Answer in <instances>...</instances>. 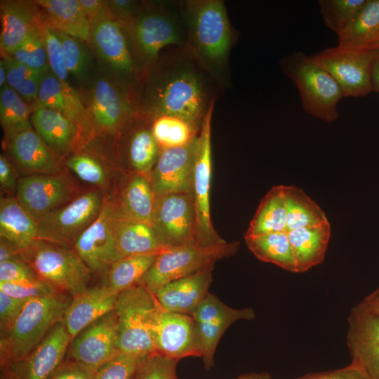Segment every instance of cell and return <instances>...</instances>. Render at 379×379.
Returning <instances> with one entry per match:
<instances>
[{"label": "cell", "instance_id": "cell-42", "mask_svg": "<svg viewBox=\"0 0 379 379\" xmlns=\"http://www.w3.org/2000/svg\"><path fill=\"white\" fill-rule=\"evenodd\" d=\"M8 55L34 69H49L43 34L42 16L27 36Z\"/></svg>", "mask_w": 379, "mask_h": 379}, {"label": "cell", "instance_id": "cell-3", "mask_svg": "<svg viewBox=\"0 0 379 379\" xmlns=\"http://www.w3.org/2000/svg\"><path fill=\"white\" fill-rule=\"evenodd\" d=\"M135 61L141 71L150 67L165 48H185L186 30L180 3L141 1L134 19L124 27Z\"/></svg>", "mask_w": 379, "mask_h": 379}, {"label": "cell", "instance_id": "cell-59", "mask_svg": "<svg viewBox=\"0 0 379 379\" xmlns=\"http://www.w3.org/2000/svg\"><path fill=\"white\" fill-rule=\"evenodd\" d=\"M363 302L379 316V286L370 295L366 296Z\"/></svg>", "mask_w": 379, "mask_h": 379}, {"label": "cell", "instance_id": "cell-60", "mask_svg": "<svg viewBox=\"0 0 379 379\" xmlns=\"http://www.w3.org/2000/svg\"><path fill=\"white\" fill-rule=\"evenodd\" d=\"M235 379H272L267 372L248 373L239 375Z\"/></svg>", "mask_w": 379, "mask_h": 379}, {"label": "cell", "instance_id": "cell-31", "mask_svg": "<svg viewBox=\"0 0 379 379\" xmlns=\"http://www.w3.org/2000/svg\"><path fill=\"white\" fill-rule=\"evenodd\" d=\"M43 20L55 29L83 41L88 39L90 20L78 0H37Z\"/></svg>", "mask_w": 379, "mask_h": 379}, {"label": "cell", "instance_id": "cell-1", "mask_svg": "<svg viewBox=\"0 0 379 379\" xmlns=\"http://www.w3.org/2000/svg\"><path fill=\"white\" fill-rule=\"evenodd\" d=\"M222 90L185 48L172 47L143 72L138 107L152 119L173 115L200 128Z\"/></svg>", "mask_w": 379, "mask_h": 379}, {"label": "cell", "instance_id": "cell-55", "mask_svg": "<svg viewBox=\"0 0 379 379\" xmlns=\"http://www.w3.org/2000/svg\"><path fill=\"white\" fill-rule=\"evenodd\" d=\"M18 179L8 159L3 154L0 156V184L1 188L8 192L17 190Z\"/></svg>", "mask_w": 379, "mask_h": 379}, {"label": "cell", "instance_id": "cell-46", "mask_svg": "<svg viewBox=\"0 0 379 379\" xmlns=\"http://www.w3.org/2000/svg\"><path fill=\"white\" fill-rule=\"evenodd\" d=\"M178 361L156 352L144 356L134 379H178L176 373Z\"/></svg>", "mask_w": 379, "mask_h": 379}, {"label": "cell", "instance_id": "cell-8", "mask_svg": "<svg viewBox=\"0 0 379 379\" xmlns=\"http://www.w3.org/2000/svg\"><path fill=\"white\" fill-rule=\"evenodd\" d=\"M39 278L74 296L88 288L92 272L74 248L36 239L22 252Z\"/></svg>", "mask_w": 379, "mask_h": 379}, {"label": "cell", "instance_id": "cell-38", "mask_svg": "<svg viewBox=\"0 0 379 379\" xmlns=\"http://www.w3.org/2000/svg\"><path fill=\"white\" fill-rule=\"evenodd\" d=\"M286 208V232L316 227L328 222L319 206L302 190L292 185L284 186Z\"/></svg>", "mask_w": 379, "mask_h": 379}, {"label": "cell", "instance_id": "cell-32", "mask_svg": "<svg viewBox=\"0 0 379 379\" xmlns=\"http://www.w3.org/2000/svg\"><path fill=\"white\" fill-rule=\"evenodd\" d=\"M0 237L14 244L22 252L38 239L37 222L16 198H1Z\"/></svg>", "mask_w": 379, "mask_h": 379}, {"label": "cell", "instance_id": "cell-27", "mask_svg": "<svg viewBox=\"0 0 379 379\" xmlns=\"http://www.w3.org/2000/svg\"><path fill=\"white\" fill-rule=\"evenodd\" d=\"M41 18V8L36 1H1L0 4L1 55H9Z\"/></svg>", "mask_w": 379, "mask_h": 379}, {"label": "cell", "instance_id": "cell-23", "mask_svg": "<svg viewBox=\"0 0 379 379\" xmlns=\"http://www.w3.org/2000/svg\"><path fill=\"white\" fill-rule=\"evenodd\" d=\"M40 107L55 109L72 121L79 128L80 142L81 138L84 139L95 132L79 93L67 81L59 79L50 69L44 75L32 110Z\"/></svg>", "mask_w": 379, "mask_h": 379}, {"label": "cell", "instance_id": "cell-21", "mask_svg": "<svg viewBox=\"0 0 379 379\" xmlns=\"http://www.w3.org/2000/svg\"><path fill=\"white\" fill-rule=\"evenodd\" d=\"M117 338V319L114 310L90 324L72 339L71 355L74 361L95 372L119 352Z\"/></svg>", "mask_w": 379, "mask_h": 379}, {"label": "cell", "instance_id": "cell-20", "mask_svg": "<svg viewBox=\"0 0 379 379\" xmlns=\"http://www.w3.org/2000/svg\"><path fill=\"white\" fill-rule=\"evenodd\" d=\"M197 137L186 145L161 149L149 175L155 196L192 193Z\"/></svg>", "mask_w": 379, "mask_h": 379}, {"label": "cell", "instance_id": "cell-2", "mask_svg": "<svg viewBox=\"0 0 379 379\" xmlns=\"http://www.w3.org/2000/svg\"><path fill=\"white\" fill-rule=\"evenodd\" d=\"M186 30L185 49L224 89L230 86L229 58L236 41L222 0L180 3Z\"/></svg>", "mask_w": 379, "mask_h": 379}, {"label": "cell", "instance_id": "cell-44", "mask_svg": "<svg viewBox=\"0 0 379 379\" xmlns=\"http://www.w3.org/2000/svg\"><path fill=\"white\" fill-rule=\"evenodd\" d=\"M58 33L62 44L69 73L80 82L85 81L91 67V57L85 41L59 31Z\"/></svg>", "mask_w": 379, "mask_h": 379}, {"label": "cell", "instance_id": "cell-49", "mask_svg": "<svg viewBox=\"0 0 379 379\" xmlns=\"http://www.w3.org/2000/svg\"><path fill=\"white\" fill-rule=\"evenodd\" d=\"M0 291L13 298L26 301L51 295L59 291L39 277L22 281L0 283Z\"/></svg>", "mask_w": 379, "mask_h": 379}, {"label": "cell", "instance_id": "cell-40", "mask_svg": "<svg viewBox=\"0 0 379 379\" xmlns=\"http://www.w3.org/2000/svg\"><path fill=\"white\" fill-rule=\"evenodd\" d=\"M200 128L173 115H160L152 119L151 130L161 149L186 145L194 140Z\"/></svg>", "mask_w": 379, "mask_h": 379}, {"label": "cell", "instance_id": "cell-48", "mask_svg": "<svg viewBox=\"0 0 379 379\" xmlns=\"http://www.w3.org/2000/svg\"><path fill=\"white\" fill-rule=\"evenodd\" d=\"M67 166L83 181L96 186H103L107 175L101 164L92 156L84 153L69 156Z\"/></svg>", "mask_w": 379, "mask_h": 379}, {"label": "cell", "instance_id": "cell-30", "mask_svg": "<svg viewBox=\"0 0 379 379\" xmlns=\"http://www.w3.org/2000/svg\"><path fill=\"white\" fill-rule=\"evenodd\" d=\"M287 233L297 273L305 272L324 261L331 237L328 222L316 227L293 230Z\"/></svg>", "mask_w": 379, "mask_h": 379}, {"label": "cell", "instance_id": "cell-15", "mask_svg": "<svg viewBox=\"0 0 379 379\" xmlns=\"http://www.w3.org/2000/svg\"><path fill=\"white\" fill-rule=\"evenodd\" d=\"M118 213V206L105 201L98 218L74 244V249L92 273L109 267L123 258L114 234V222Z\"/></svg>", "mask_w": 379, "mask_h": 379}, {"label": "cell", "instance_id": "cell-43", "mask_svg": "<svg viewBox=\"0 0 379 379\" xmlns=\"http://www.w3.org/2000/svg\"><path fill=\"white\" fill-rule=\"evenodd\" d=\"M367 0H319L318 4L325 25L337 36L352 23Z\"/></svg>", "mask_w": 379, "mask_h": 379}, {"label": "cell", "instance_id": "cell-45", "mask_svg": "<svg viewBox=\"0 0 379 379\" xmlns=\"http://www.w3.org/2000/svg\"><path fill=\"white\" fill-rule=\"evenodd\" d=\"M142 357L119 352L97 368L94 379H134Z\"/></svg>", "mask_w": 379, "mask_h": 379}, {"label": "cell", "instance_id": "cell-51", "mask_svg": "<svg viewBox=\"0 0 379 379\" xmlns=\"http://www.w3.org/2000/svg\"><path fill=\"white\" fill-rule=\"evenodd\" d=\"M141 2L133 0H107L106 6L109 13L124 27L128 25L137 15Z\"/></svg>", "mask_w": 379, "mask_h": 379}, {"label": "cell", "instance_id": "cell-58", "mask_svg": "<svg viewBox=\"0 0 379 379\" xmlns=\"http://www.w3.org/2000/svg\"><path fill=\"white\" fill-rule=\"evenodd\" d=\"M371 71V91L379 93V50H373Z\"/></svg>", "mask_w": 379, "mask_h": 379}, {"label": "cell", "instance_id": "cell-7", "mask_svg": "<svg viewBox=\"0 0 379 379\" xmlns=\"http://www.w3.org/2000/svg\"><path fill=\"white\" fill-rule=\"evenodd\" d=\"M71 301L59 292L27 300L8 329L9 359L14 363L27 357L63 319Z\"/></svg>", "mask_w": 379, "mask_h": 379}, {"label": "cell", "instance_id": "cell-56", "mask_svg": "<svg viewBox=\"0 0 379 379\" xmlns=\"http://www.w3.org/2000/svg\"><path fill=\"white\" fill-rule=\"evenodd\" d=\"M22 251L14 244L1 238L0 263L22 256Z\"/></svg>", "mask_w": 379, "mask_h": 379}, {"label": "cell", "instance_id": "cell-26", "mask_svg": "<svg viewBox=\"0 0 379 379\" xmlns=\"http://www.w3.org/2000/svg\"><path fill=\"white\" fill-rule=\"evenodd\" d=\"M8 149L21 168L29 175H58L62 171L58 157L33 128L6 138Z\"/></svg>", "mask_w": 379, "mask_h": 379}, {"label": "cell", "instance_id": "cell-34", "mask_svg": "<svg viewBox=\"0 0 379 379\" xmlns=\"http://www.w3.org/2000/svg\"><path fill=\"white\" fill-rule=\"evenodd\" d=\"M155 199L149 175L135 173L122 191L118 207L124 218L152 225Z\"/></svg>", "mask_w": 379, "mask_h": 379}, {"label": "cell", "instance_id": "cell-9", "mask_svg": "<svg viewBox=\"0 0 379 379\" xmlns=\"http://www.w3.org/2000/svg\"><path fill=\"white\" fill-rule=\"evenodd\" d=\"M84 103L94 131L102 133L124 131L139 113L136 97L109 73L91 83Z\"/></svg>", "mask_w": 379, "mask_h": 379}, {"label": "cell", "instance_id": "cell-19", "mask_svg": "<svg viewBox=\"0 0 379 379\" xmlns=\"http://www.w3.org/2000/svg\"><path fill=\"white\" fill-rule=\"evenodd\" d=\"M194 319L202 346V359L206 369L211 368L218 344L225 331L238 320H253V308L231 307L208 293L192 315Z\"/></svg>", "mask_w": 379, "mask_h": 379}, {"label": "cell", "instance_id": "cell-41", "mask_svg": "<svg viewBox=\"0 0 379 379\" xmlns=\"http://www.w3.org/2000/svg\"><path fill=\"white\" fill-rule=\"evenodd\" d=\"M31 106L8 84L1 88L0 122L6 138L32 128Z\"/></svg>", "mask_w": 379, "mask_h": 379}, {"label": "cell", "instance_id": "cell-25", "mask_svg": "<svg viewBox=\"0 0 379 379\" xmlns=\"http://www.w3.org/2000/svg\"><path fill=\"white\" fill-rule=\"evenodd\" d=\"M107 285L87 288L73 296L63 318L74 338L90 324L114 310L118 296Z\"/></svg>", "mask_w": 379, "mask_h": 379}, {"label": "cell", "instance_id": "cell-29", "mask_svg": "<svg viewBox=\"0 0 379 379\" xmlns=\"http://www.w3.org/2000/svg\"><path fill=\"white\" fill-rule=\"evenodd\" d=\"M117 249L122 258L160 254L166 249L159 241L151 225L133 221L117 213L114 222Z\"/></svg>", "mask_w": 379, "mask_h": 379}, {"label": "cell", "instance_id": "cell-22", "mask_svg": "<svg viewBox=\"0 0 379 379\" xmlns=\"http://www.w3.org/2000/svg\"><path fill=\"white\" fill-rule=\"evenodd\" d=\"M73 338L63 320L56 324L25 359L10 371L18 379H48L62 364Z\"/></svg>", "mask_w": 379, "mask_h": 379}, {"label": "cell", "instance_id": "cell-17", "mask_svg": "<svg viewBox=\"0 0 379 379\" xmlns=\"http://www.w3.org/2000/svg\"><path fill=\"white\" fill-rule=\"evenodd\" d=\"M347 345L351 363L368 379H379V316L363 301L349 315Z\"/></svg>", "mask_w": 379, "mask_h": 379}, {"label": "cell", "instance_id": "cell-4", "mask_svg": "<svg viewBox=\"0 0 379 379\" xmlns=\"http://www.w3.org/2000/svg\"><path fill=\"white\" fill-rule=\"evenodd\" d=\"M279 65L296 86L304 111L327 122L338 119V104L344 95L333 77L311 55L295 51L282 58Z\"/></svg>", "mask_w": 379, "mask_h": 379}, {"label": "cell", "instance_id": "cell-62", "mask_svg": "<svg viewBox=\"0 0 379 379\" xmlns=\"http://www.w3.org/2000/svg\"><path fill=\"white\" fill-rule=\"evenodd\" d=\"M1 379H18L17 377L10 371H6L1 375Z\"/></svg>", "mask_w": 379, "mask_h": 379}, {"label": "cell", "instance_id": "cell-63", "mask_svg": "<svg viewBox=\"0 0 379 379\" xmlns=\"http://www.w3.org/2000/svg\"><path fill=\"white\" fill-rule=\"evenodd\" d=\"M373 50H379V40L370 48L369 51Z\"/></svg>", "mask_w": 379, "mask_h": 379}, {"label": "cell", "instance_id": "cell-12", "mask_svg": "<svg viewBox=\"0 0 379 379\" xmlns=\"http://www.w3.org/2000/svg\"><path fill=\"white\" fill-rule=\"evenodd\" d=\"M214 106L204 116L198 134L192 192L196 212L197 243L204 246L226 241L215 230L211 218V121Z\"/></svg>", "mask_w": 379, "mask_h": 379}, {"label": "cell", "instance_id": "cell-6", "mask_svg": "<svg viewBox=\"0 0 379 379\" xmlns=\"http://www.w3.org/2000/svg\"><path fill=\"white\" fill-rule=\"evenodd\" d=\"M86 41L108 69L109 74L138 100L142 72L135 61L124 25L109 13L106 6L90 21Z\"/></svg>", "mask_w": 379, "mask_h": 379}, {"label": "cell", "instance_id": "cell-57", "mask_svg": "<svg viewBox=\"0 0 379 379\" xmlns=\"http://www.w3.org/2000/svg\"><path fill=\"white\" fill-rule=\"evenodd\" d=\"M78 1L90 21L96 17L106 6V1L105 0Z\"/></svg>", "mask_w": 379, "mask_h": 379}, {"label": "cell", "instance_id": "cell-53", "mask_svg": "<svg viewBox=\"0 0 379 379\" xmlns=\"http://www.w3.org/2000/svg\"><path fill=\"white\" fill-rule=\"evenodd\" d=\"M26 300L13 298L0 291V319L1 327L7 330L19 314Z\"/></svg>", "mask_w": 379, "mask_h": 379}, {"label": "cell", "instance_id": "cell-18", "mask_svg": "<svg viewBox=\"0 0 379 379\" xmlns=\"http://www.w3.org/2000/svg\"><path fill=\"white\" fill-rule=\"evenodd\" d=\"M74 189L61 174L28 175L18 179L16 199L38 222L73 199Z\"/></svg>", "mask_w": 379, "mask_h": 379}, {"label": "cell", "instance_id": "cell-11", "mask_svg": "<svg viewBox=\"0 0 379 379\" xmlns=\"http://www.w3.org/2000/svg\"><path fill=\"white\" fill-rule=\"evenodd\" d=\"M105 203L96 190L74 197L37 222L38 239L69 247L98 218Z\"/></svg>", "mask_w": 379, "mask_h": 379}, {"label": "cell", "instance_id": "cell-52", "mask_svg": "<svg viewBox=\"0 0 379 379\" xmlns=\"http://www.w3.org/2000/svg\"><path fill=\"white\" fill-rule=\"evenodd\" d=\"M295 379H368L360 368L352 363L343 368L312 373Z\"/></svg>", "mask_w": 379, "mask_h": 379}, {"label": "cell", "instance_id": "cell-39", "mask_svg": "<svg viewBox=\"0 0 379 379\" xmlns=\"http://www.w3.org/2000/svg\"><path fill=\"white\" fill-rule=\"evenodd\" d=\"M157 255V254L133 255L115 262L109 267L107 286L119 293L140 284L154 264Z\"/></svg>", "mask_w": 379, "mask_h": 379}, {"label": "cell", "instance_id": "cell-33", "mask_svg": "<svg viewBox=\"0 0 379 379\" xmlns=\"http://www.w3.org/2000/svg\"><path fill=\"white\" fill-rule=\"evenodd\" d=\"M152 118L140 113L134 120L127 142V157L136 173L149 175L159 158L161 149L151 130Z\"/></svg>", "mask_w": 379, "mask_h": 379}, {"label": "cell", "instance_id": "cell-54", "mask_svg": "<svg viewBox=\"0 0 379 379\" xmlns=\"http://www.w3.org/2000/svg\"><path fill=\"white\" fill-rule=\"evenodd\" d=\"M48 379H94V372L73 361L62 364Z\"/></svg>", "mask_w": 379, "mask_h": 379}, {"label": "cell", "instance_id": "cell-35", "mask_svg": "<svg viewBox=\"0 0 379 379\" xmlns=\"http://www.w3.org/2000/svg\"><path fill=\"white\" fill-rule=\"evenodd\" d=\"M338 46L369 51L379 40V0H367L347 28L338 36Z\"/></svg>", "mask_w": 379, "mask_h": 379}, {"label": "cell", "instance_id": "cell-5", "mask_svg": "<svg viewBox=\"0 0 379 379\" xmlns=\"http://www.w3.org/2000/svg\"><path fill=\"white\" fill-rule=\"evenodd\" d=\"M159 307L154 294L142 284L119 293L114 312L119 352L140 357L155 352L154 327Z\"/></svg>", "mask_w": 379, "mask_h": 379}, {"label": "cell", "instance_id": "cell-36", "mask_svg": "<svg viewBox=\"0 0 379 379\" xmlns=\"http://www.w3.org/2000/svg\"><path fill=\"white\" fill-rule=\"evenodd\" d=\"M245 242L259 260L297 273L295 260L287 232L246 234Z\"/></svg>", "mask_w": 379, "mask_h": 379}, {"label": "cell", "instance_id": "cell-61", "mask_svg": "<svg viewBox=\"0 0 379 379\" xmlns=\"http://www.w3.org/2000/svg\"><path fill=\"white\" fill-rule=\"evenodd\" d=\"M7 84L6 69L4 60H0V88H2Z\"/></svg>", "mask_w": 379, "mask_h": 379}, {"label": "cell", "instance_id": "cell-37", "mask_svg": "<svg viewBox=\"0 0 379 379\" xmlns=\"http://www.w3.org/2000/svg\"><path fill=\"white\" fill-rule=\"evenodd\" d=\"M286 232L284 185L273 187L263 197L246 234Z\"/></svg>", "mask_w": 379, "mask_h": 379}, {"label": "cell", "instance_id": "cell-28", "mask_svg": "<svg viewBox=\"0 0 379 379\" xmlns=\"http://www.w3.org/2000/svg\"><path fill=\"white\" fill-rule=\"evenodd\" d=\"M35 131L58 157L70 153L80 142L77 125L61 112L48 107H36L31 114Z\"/></svg>", "mask_w": 379, "mask_h": 379}, {"label": "cell", "instance_id": "cell-50", "mask_svg": "<svg viewBox=\"0 0 379 379\" xmlns=\"http://www.w3.org/2000/svg\"><path fill=\"white\" fill-rule=\"evenodd\" d=\"M31 265L20 257L0 263V283L17 282L37 278Z\"/></svg>", "mask_w": 379, "mask_h": 379}, {"label": "cell", "instance_id": "cell-10", "mask_svg": "<svg viewBox=\"0 0 379 379\" xmlns=\"http://www.w3.org/2000/svg\"><path fill=\"white\" fill-rule=\"evenodd\" d=\"M237 241L213 246L197 244L171 248L159 254L140 284L152 294L166 284L209 267L220 259L236 253Z\"/></svg>", "mask_w": 379, "mask_h": 379}, {"label": "cell", "instance_id": "cell-13", "mask_svg": "<svg viewBox=\"0 0 379 379\" xmlns=\"http://www.w3.org/2000/svg\"><path fill=\"white\" fill-rule=\"evenodd\" d=\"M152 226L166 248L197 244L192 194L174 192L156 196Z\"/></svg>", "mask_w": 379, "mask_h": 379}, {"label": "cell", "instance_id": "cell-16", "mask_svg": "<svg viewBox=\"0 0 379 379\" xmlns=\"http://www.w3.org/2000/svg\"><path fill=\"white\" fill-rule=\"evenodd\" d=\"M155 352L180 360L202 357V346L196 321L192 315L170 312L160 305L154 327Z\"/></svg>", "mask_w": 379, "mask_h": 379}, {"label": "cell", "instance_id": "cell-14", "mask_svg": "<svg viewBox=\"0 0 379 379\" xmlns=\"http://www.w3.org/2000/svg\"><path fill=\"white\" fill-rule=\"evenodd\" d=\"M339 85L344 97L369 94L373 51L340 47L327 48L311 55Z\"/></svg>", "mask_w": 379, "mask_h": 379}, {"label": "cell", "instance_id": "cell-47", "mask_svg": "<svg viewBox=\"0 0 379 379\" xmlns=\"http://www.w3.org/2000/svg\"><path fill=\"white\" fill-rule=\"evenodd\" d=\"M43 34L50 70L59 79L67 81L69 72L65 62L61 39L58 31L51 27L44 20Z\"/></svg>", "mask_w": 379, "mask_h": 379}, {"label": "cell", "instance_id": "cell-24", "mask_svg": "<svg viewBox=\"0 0 379 379\" xmlns=\"http://www.w3.org/2000/svg\"><path fill=\"white\" fill-rule=\"evenodd\" d=\"M213 267L166 284L154 293L155 298L167 311L192 315L209 293Z\"/></svg>", "mask_w": 379, "mask_h": 379}]
</instances>
